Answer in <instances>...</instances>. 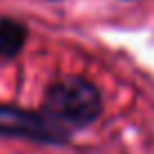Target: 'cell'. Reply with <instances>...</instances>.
<instances>
[{"instance_id": "cell-2", "label": "cell", "mask_w": 154, "mask_h": 154, "mask_svg": "<svg viewBox=\"0 0 154 154\" xmlns=\"http://www.w3.org/2000/svg\"><path fill=\"white\" fill-rule=\"evenodd\" d=\"M0 136L27 138L45 145H63L68 140V131L52 122L43 111L38 113L7 104H0Z\"/></svg>"}, {"instance_id": "cell-3", "label": "cell", "mask_w": 154, "mask_h": 154, "mask_svg": "<svg viewBox=\"0 0 154 154\" xmlns=\"http://www.w3.org/2000/svg\"><path fill=\"white\" fill-rule=\"evenodd\" d=\"M27 41V27L16 18H0V59H14Z\"/></svg>"}, {"instance_id": "cell-1", "label": "cell", "mask_w": 154, "mask_h": 154, "mask_svg": "<svg viewBox=\"0 0 154 154\" xmlns=\"http://www.w3.org/2000/svg\"><path fill=\"white\" fill-rule=\"evenodd\" d=\"M43 113L59 127H86L102 113V95L84 77H66L48 88Z\"/></svg>"}]
</instances>
